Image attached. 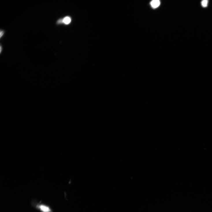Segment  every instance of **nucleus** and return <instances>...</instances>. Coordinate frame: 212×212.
Wrapping results in <instances>:
<instances>
[{
    "label": "nucleus",
    "mask_w": 212,
    "mask_h": 212,
    "mask_svg": "<svg viewBox=\"0 0 212 212\" xmlns=\"http://www.w3.org/2000/svg\"><path fill=\"white\" fill-rule=\"evenodd\" d=\"M208 3V1L207 0H203L202 1L201 4L203 7H206L207 6Z\"/></svg>",
    "instance_id": "4"
},
{
    "label": "nucleus",
    "mask_w": 212,
    "mask_h": 212,
    "mask_svg": "<svg viewBox=\"0 0 212 212\" xmlns=\"http://www.w3.org/2000/svg\"><path fill=\"white\" fill-rule=\"evenodd\" d=\"M38 207L42 212H51L52 211L50 208L46 205L40 204L38 206Z\"/></svg>",
    "instance_id": "1"
},
{
    "label": "nucleus",
    "mask_w": 212,
    "mask_h": 212,
    "mask_svg": "<svg viewBox=\"0 0 212 212\" xmlns=\"http://www.w3.org/2000/svg\"><path fill=\"white\" fill-rule=\"evenodd\" d=\"M71 21V19L70 17H66L63 20V23L66 24H69Z\"/></svg>",
    "instance_id": "3"
},
{
    "label": "nucleus",
    "mask_w": 212,
    "mask_h": 212,
    "mask_svg": "<svg viewBox=\"0 0 212 212\" xmlns=\"http://www.w3.org/2000/svg\"><path fill=\"white\" fill-rule=\"evenodd\" d=\"M160 2L159 0H153L150 2V5L153 8H156L159 6Z\"/></svg>",
    "instance_id": "2"
},
{
    "label": "nucleus",
    "mask_w": 212,
    "mask_h": 212,
    "mask_svg": "<svg viewBox=\"0 0 212 212\" xmlns=\"http://www.w3.org/2000/svg\"><path fill=\"white\" fill-rule=\"evenodd\" d=\"M4 32L3 31H1V38L2 36L3 35Z\"/></svg>",
    "instance_id": "5"
}]
</instances>
